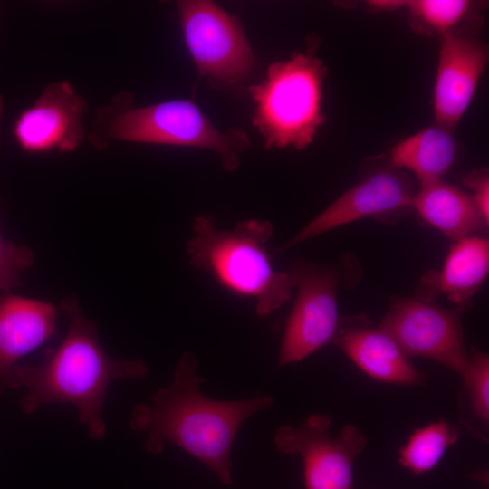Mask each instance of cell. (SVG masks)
I'll return each instance as SVG.
<instances>
[{"mask_svg": "<svg viewBox=\"0 0 489 489\" xmlns=\"http://www.w3.org/2000/svg\"><path fill=\"white\" fill-rule=\"evenodd\" d=\"M290 272L298 292L286 322L277 368L301 361L335 340L340 322L336 273L306 262H296Z\"/></svg>", "mask_w": 489, "mask_h": 489, "instance_id": "9", "label": "cell"}, {"mask_svg": "<svg viewBox=\"0 0 489 489\" xmlns=\"http://www.w3.org/2000/svg\"><path fill=\"white\" fill-rule=\"evenodd\" d=\"M335 340L345 354L370 378L397 385H420L424 375L386 331L363 321L340 322Z\"/></svg>", "mask_w": 489, "mask_h": 489, "instance_id": "14", "label": "cell"}, {"mask_svg": "<svg viewBox=\"0 0 489 489\" xmlns=\"http://www.w3.org/2000/svg\"><path fill=\"white\" fill-rule=\"evenodd\" d=\"M197 358L185 352L170 385L158 390L149 404L134 407L130 427L147 434L143 446L159 454L172 443L198 459L225 485L232 484L231 447L243 423L274 404L272 396L215 400L203 394L205 379L197 374Z\"/></svg>", "mask_w": 489, "mask_h": 489, "instance_id": "1", "label": "cell"}, {"mask_svg": "<svg viewBox=\"0 0 489 489\" xmlns=\"http://www.w3.org/2000/svg\"><path fill=\"white\" fill-rule=\"evenodd\" d=\"M463 184L471 189L469 194L484 217L489 222V177L487 172L474 171L463 178Z\"/></svg>", "mask_w": 489, "mask_h": 489, "instance_id": "22", "label": "cell"}, {"mask_svg": "<svg viewBox=\"0 0 489 489\" xmlns=\"http://www.w3.org/2000/svg\"><path fill=\"white\" fill-rule=\"evenodd\" d=\"M56 326L51 302L12 293L0 298V395L11 390L17 362L49 340Z\"/></svg>", "mask_w": 489, "mask_h": 489, "instance_id": "13", "label": "cell"}, {"mask_svg": "<svg viewBox=\"0 0 489 489\" xmlns=\"http://www.w3.org/2000/svg\"><path fill=\"white\" fill-rule=\"evenodd\" d=\"M69 328L60 346L36 366L17 365L11 390L27 388L20 408L34 413L43 405L69 403L75 406L79 420L94 439L106 434L102 411L110 384L118 379H138L148 367L140 360H119L103 350L96 324L85 316L74 296L60 305Z\"/></svg>", "mask_w": 489, "mask_h": 489, "instance_id": "2", "label": "cell"}, {"mask_svg": "<svg viewBox=\"0 0 489 489\" xmlns=\"http://www.w3.org/2000/svg\"><path fill=\"white\" fill-rule=\"evenodd\" d=\"M332 417L313 413L298 425L279 427L273 442L283 455H299L303 462L305 489H354L353 465L367 438L355 425H346L333 437Z\"/></svg>", "mask_w": 489, "mask_h": 489, "instance_id": "7", "label": "cell"}, {"mask_svg": "<svg viewBox=\"0 0 489 489\" xmlns=\"http://www.w3.org/2000/svg\"><path fill=\"white\" fill-rule=\"evenodd\" d=\"M86 100L67 81L48 83L13 126L14 140L29 154L72 152L85 139Z\"/></svg>", "mask_w": 489, "mask_h": 489, "instance_id": "11", "label": "cell"}, {"mask_svg": "<svg viewBox=\"0 0 489 489\" xmlns=\"http://www.w3.org/2000/svg\"><path fill=\"white\" fill-rule=\"evenodd\" d=\"M488 271V239L464 237L451 245L436 279V288L463 311L484 282Z\"/></svg>", "mask_w": 489, "mask_h": 489, "instance_id": "17", "label": "cell"}, {"mask_svg": "<svg viewBox=\"0 0 489 489\" xmlns=\"http://www.w3.org/2000/svg\"><path fill=\"white\" fill-rule=\"evenodd\" d=\"M127 91L116 94L96 113L90 142L104 149L112 142L192 147L216 152L227 171L235 170L249 147L244 131H219L190 100L134 106Z\"/></svg>", "mask_w": 489, "mask_h": 489, "instance_id": "4", "label": "cell"}, {"mask_svg": "<svg viewBox=\"0 0 489 489\" xmlns=\"http://www.w3.org/2000/svg\"><path fill=\"white\" fill-rule=\"evenodd\" d=\"M464 390L472 416L483 426L489 422V358L483 351L470 355L465 373Z\"/></svg>", "mask_w": 489, "mask_h": 489, "instance_id": "20", "label": "cell"}, {"mask_svg": "<svg viewBox=\"0 0 489 489\" xmlns=\"http://www.w3.org/2000/svg\"><path fill=\"white\" fill-rule=\"evenodd\" d=\"M192 230L187 241L191 264L228 291L253 298L259 316L269 315L291 300L293 276L273 268L266 248L273 234L270 222L245 219L232 230H220L214 217L199 216Z\"/></svg>", "mask_w": 489, "mask_h": 489, "instance_id": "3", "label": "cell"}, {"mask_svg": "<svg viewBox=\"0 0 489 489\" xmlns=\"http://www.w3.org/2000/svg\"><path fill=\"white\" fill-rule=\"evenodd\" d=\"M414 195L408 176L388 164L352 186L280 246L277 253L360 218L388 219L403 215L413 210Z\"/></svg>", "mask_w": 489, "mask_h": 489, "instance_id": "10", "label": "cell"}, {"mask_svg": "<svg viewBox=\"0 0 489 489\" xmlns=\"http://www.w3.org/2000/svg\"><path fill=\"white\" fill-rule=\"evenodd\" d=\"M412 209L427 224L456 241L488 224L471 196L443 179L420 184Z\"/></svg>", "mask_w": 489, "mask_h": 489, "instance_id": "15", "label": "cell"}, {"mask_svg": "<svg viewBox=\"0 0 489 489\" xmlns=\"http://www.w3.org/2000/svg\"><path fill=\"white\" fill-rule=\"evenodd\" d=\"M489 61L486 43L471 33L439 37L433 88L435 123L455 129L469 108Z\"/></svg>", "mask_w": 489, "mask_h": 489, "instance_id": "12", "label": "cell"}, {"mask_svg": "<svg viewBox=\"0 0 489 489\" xmlns=\"http://www.w3.org/2000/svg\"><path fill=\"white\" fill-rule=\"evenodd\" d=\"M483 7L481 3L469 0H401V9L407 10L410 27L423 36L475 34Z\"/></svg>", "mask_w": 489, "mask_h": 489, "instance_id": "18", "label": "cell"}, {"mask_svg": "<svg viewBox=\"0 0 489 489\" xmlns=\"http://www.w3.org/2000/svg\"><path fill=\"white\" fill-rule=\"evenodd\" d=\"M460 309L449 310L420 298H397L379 328L408 357H426L462 376L468 365Z\"/></svg>", "mask_w": 489, "mask_h": 489, "instance_id": "8", "label": "cell"}, {"mask_svg": "<svg viewBox=\"0 0 489 489\" xmlns=\"http://www.w3.org/2000/svg\"><path fill=\"white\" fill-rule=\"evenodd\" d=\"M454 129L434 123L405 138L389 150V165L410 170L419 183L442 179L458 156Z\"/></svg>", "mask_w": 489, "mask_h": 489, "instance_id": "16", "label": "cell"}, {"mask_svg": "<svg viewBox=\"0 0 489 489\" xmlns=\"http://www.w3.org/2000/svg\"><path fill=\"white\" fill-rule=\"evenodd\" d=\"M4 100L0 98V152L3 145ZM34 254L24 244L4 240L0 231V298L21 284V273L34 264Z\"/></svg>", "mask_w": 489, "mask_h": 489, "instance_id": "21", "label": "cell"}, {"mask_svg": "<svg viewBox=\"0 0 489 489\" xmlns=\"http://www.w3.org/2000/svg\"><path fill=\"white\" fill-rule=\"evenodd\" d=\"M461 435V428L441 419L414 430L399 451L398 463L414 474L432 470Z\"/></svg>", "mask_w": 489, "mask_h": 489, "instance_id": "19", "label": "cell"}, {"mask_svg": "<svg viewBox=\"0 0 489 489\" xmlns=\"http://www.w3.org/2000/svg\"><path fill=\"white\" fill-rule=\"evenodd\" d=\"M369 10L374 12H390L401 9V0H370L366 2Z\"/></svg>", "mask_w": 489, "mask_h": 489, "instance_id": "23", "label": "cell"}, {"mask_svg": "<svg viewBox=\"0 0 489 489\" xmlns=\"http://www.w3.org/2000/svg\"><path fill=\"white\" fill-rule=\"evenodd\" d=\"M184 40L202 77L216 87L245 83L255 68V57L239 20L207 0L177 3Z\"/></svg>", "mask_w": 489, "mask_h": 489, "instance_id": "6", "label": "cell"}, {"mask_svg": "<svg viewBox=\"0 0 489 489\" xmlns=\"http://www.w3.org/2000/svg\"><path fill=\"white\" fill-rule=\"evenodd\" d=\"M327 68L310 50L274 62L265 78L249 86L255 103L253 125L267 149H304L326 121L322 90Z\"/></svg>", "mask_w": 489, "mask_h": 489, "instance_id": "5", "label": "cell"}]
</instances>
